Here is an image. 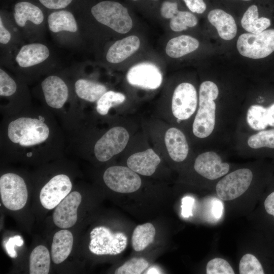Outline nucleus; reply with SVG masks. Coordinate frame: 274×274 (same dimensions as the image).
I'll return each instance as SVG.
<instances>
[{
	"label": "nucleus",
	"mask_w": 274,
	"mask_h": 274,
	"mask_svg": "<svg viewBox=\"0 0 274 274\" xmlns=\"http://www.w3.org/2000/svg\"><path fill=\"white\" fill-rule=\"evenodd\" d=\"M208 18L222 39L230 40L236 36L237 26L233 17L229 14L221 9H216L209 12Z\"/></svg>",
	"instance_id": "obj_20"
},
{
	"label": "nucleus",
	"mask_w": 274,
	"mask_h": 274,
	"mask_svg": "<svg viewBox=\"0 0 274 274\" xmlns=\"http://www.w3.org/2000/svg\"><path fill=\"white\" fill-rule=\"evenodd\" d=\"M164 141L170 158L175 161L181 162L187 157L189 147L184 133L175 127L169 128L165 132Z\"/></svg>",
	"instance_id": "obj_18"
},
{
	"label": "nucleus",
	"mask_w": 274,
	"mask_h": 274,
	"mask_svg": "<svg viewBox=\"0 0 274 274\" xmlns=\"http://www.w3.org/2000/svg\"><path fill=\"white\" fill-rule=\"evenodd\" d=\"M149 262L143 258H133L115 271V274H140L149 266Z\"/></svg>",
	"instance_id": "obj_35"
},
{
	"label": "nucleus",
	"mask_w": 274,
	"mask_h": 274,
	"mask_svg": "<svg viewBox=\"0 0 274 274\" xmlns=\"http://www.w3.org/2000/svg\"><path fill=\"white\" fill-rule=\"evenodd\" d=\"M11 39L10 32L5 26L2 18H0V43L2 44H8Z\"/></svg>",
	"instance_id": "obj_43"
},
{
	"label": "nucleus",
	"mask_w": 274,
	"mask_h": 274,
	"mask_svg": "<svg viewBox=\"0 0 274 274\" xmlns=\"http://www.w3.org/2000/svg\"><path fill=\"white\" fill-rule=\"evenodd\" d=\"M23 244L22 238L20 235H15L9 238L5 244V248L9 255L12 258H16L17 254L15 250L16 246L21 247Z\"/></svg>",
	"instance_id": "obj_38"
},
{
	"label": "nucleus",
	"mask_w": 274,
	"mask_h": 274,
	"mask_svg": "<svg viewBox=\"0 0 274 274\" xmlns=\"http://www.w3.org/2000/svg\"><path fill=\"white\" fill-rule=\"evenodd\" d=\"M54 117L46 107L31 106L4 117L1 127V150L28 158L63 150L64 134Z\"/></svg>",
	"instance_id": "obj_1"
},
{
	"label": "nucleus",
	"mask_w": 274,
	"mask_h": 274,
	"mask_svg": "<svg viewBox=\"0 0 274 274\" xmlns=\"http://www.w3.org/2000/svg\"><path fill=\"white\" fill-rule=\"evenodd\" d=\"M258 7L250 6L243 15L241 24L244 29L252 33H258L266 29L270 25V20L266 17H258Z\"/></svg>",
	"instance_id": "obj_26"
},
{
	"label": "nucleus",
	"mask_w": 274,
	"mask_h": 274,
	"mask_svg": "<svg viewBox=\"0 0 274 274\" xmlns=\"http://www.w3.org/2000/svg\"><path fill=\"white\" fill-rule=\"evenodd\" d=\"M242 1H251V0H242Z\"/></svg>",
	"instance_id": "obj_46"
},
{
	"label": "nucleus",
	"mask_w": 274,
	"mask_h": 274,
	"mask_svg": "<svg viewBox=\"0 0 274 274\" xmlns=\"http://www.w3.org/2000/svg\"><path fill=\"white\" fill-rule=\"evenodd\" d=\"M140 41L135 36H130L115 42L109 49L107 60L112 63L123 61L139 48Z\"/></svg>",
	"instance_id": "obj_19"
},
{
	"label": "nucleus",
	"mask_w": 274,
	"mask_h": 274,
	"mask_svg": "<svg viewBox=\"0 0 274 274\" xmlns=\"http://www.w3.org/2000/svg\"><path fill=\"white\" fill-rule=\"evenodd\" d=\"M90 11L97 21L118 33H126L132 27L128 9L118 2H99L91 7Z\"/></svg>",
	"instance_id": "obj_4"
},
{
	"label": "nucleus",
	"mask_w": 274,
	"mask_h": 274,
	"mask_svg": "<svg viewBox=\"0 0 274 274\" xmlns=\"http://www.w3.org/2000/svg\"><path fill=\"white\" fill-rule=\"evenodd\" d=\"M247 142L249 146L253 149L262 147L274 149V129L262 130L252 135Z\"/></svg>",
	"instance_id": "obj_33"
},
{
	"label": "nucleus",
	"mask_w": 274,
	"mask_h": 274,
	"mask_svg": "<svg viewBox=\"0 0 274 274\" xmlns=\"http://www.w3.org/2000/svg\"><path fill=\"white\" fill-rule=\"evenodd\" d=\"M50 51L44 44L30 43L21 47L15 60L18 65L22 68H27L42 63L48 59Z\"/></svg>",
	"instance_id": "obj_17"
},
{
	"label": "nucleus",
	"mask_w": 274,
	"mask_h": 274,
	"mask_svg": "<svg viewBox=\"0 0 274 274\" xmlns=\"http://www.w3.org/2000/svg\"><path fill=\"white\" fill-rule=\"evenodd\" d=\"M48 24L50 30L54 33L62 31L74 33L78 29L74 15L66 10L56 11L50 13L48 17Z\"/></svg>",
	"instance_id": "obj_24"
},
{
	"label": "nucleus",
	"mask_w": 274,
	"mask_h": 274,
	"mask_svg": "<svg viewBox=\"0 0 274 274\" xmlns=\"http://www.w3.org/2000/svg\"><path fill=\"white\" fill-rule=\"evenodd\" d=\"M73 236L71 231L62 229L56 232L51 246V258L55 264L64 261L71 253Z\"/></svg>",
	"instance_id": "obj_21"
},
{
	"label": "nucleus",
	"mask_w": 274,
	"mask_h": 274,
	"mask_svg": "<svg viewBox=\"0 0 274 274\" xmlns=\"http://www.w3.org/2000/svg\"><path fill=\"white\" fill-rule=\"evenodd\" d=\"M199 45V42L196 39L190 36L182 35L168 42L165 52L170 57L179 58L195 51Z\"/></svg>",
	"instance_id": "obj_25"
},
{
	"label": "nucleus",
	"mask_w": 274,
	"mask_h": 274,
	"mask_svg": "<svg viewBox=\"0 0 274 274\" xmlns=\"http://www.w3.org/2000/svg\"><path fill=\"white\" fill-rule=\"evenodd\" d=\"M126 79L131 85L145 89H155L161 84L162 74L157 66L149 62H143L131 67Z\"/></svg>",
	"instance_id": "obj_13"
},
{
	"label": "nucleus",
	"mask_w": 274,
	"mask_h": 274,
	"mask_svg": "<svg viewBox=\"0 0 274 274\" xmlns=\"http://www.w3.org/2000/svg\"><path fill=\"white\" fill-rule=\"evenodd\" d=\"M236 46L243 56L252 59L264 58L274 51V29L258 33H243L239 37Z\"/></svg>",
	"instance_id": "obj_6"
},
{
	"label": "nucleus",
	"mask_w": 274,
	"mask_h": 274,
	"mask_svg": "<svg viewBox=\"0 0 274 274\" xmlns=\"http://www.w3.org/2000/svg\"><path fill=\"white\" fill-rule=\"evenodd\" d=\"M266 213L274 220V190L267 194L263 201Z\"/></svg>",
	"instance_id": "obj_41"
},
{
	"label": "nucleus",
	"mask_w": 274,
	"mask_h": 274,
	"mask_svg": "<svg viewBox=\"0 0 274 274\" xmlns=\"http://www.w3.org/2000/svg\"><path fill=\"white\" fill-rule=\"evenodd\" d=\"M0 194L2 203L7 209L11 211L22 209L28 197L24 180L13 173L2 175L0 178Z\"/></svg>",
	"instance_id": "obj_7"
},
{
	"label": "nucleus",
	"mask_w": 274,
	"mask_h": 274,
	"mask_svg": "<svg viewBox=\"0 0 274 274\" xmlns=\"http://www.w3.org/2000/svg\"><path fill=\"white\" fill-rule=\"evenodd\" d=\"M179 11L176 2L165 0L160 5V13L166 19L172 18Z\"/></svg>",
	"instance_id": "obj_37"
},
{
	"label": "nucleus",
	"mask_w": 274,
	"mask_h": 274,
	"mask_svg": "<svg viewBox=\"0 0 274 274\" xmlns=\"http://www.w3.org/2000/svg\"><path fill=\"white\" fill-rule=\"evenodd\" d=\"M73 0H39L46 8L52 10L63 9L68 6Z\"/></svg>",
	"instance_id": "obj_39"
},
{
	"label": "nucleus",
	"mask_w": 274,
	"mask_h": 274,
	"mask_svg": "<svg viewBox=\"0 0 274 274\" xmlns=\"http://www.w3.org/2000/svg\"><path fill=\"white\" fill-rule=\"evenodd\" d=\"M129 138L128 131L123 127L115 126L109 129L95 143L94 154L100 162H106L121 152Z\"/></svg>",
	"instance_id": "obj_8"
},
{
	"label": "nucleus",
	"mask_w": 274,
	"mask_h": 274,
	"mask_svg": "<svg viewBox=\"0 0 274 274\" xmlns=\"http://www.w3.org/2000/svg\"><path fill=\"white\" fill-rule=\"evenodd\" d=\"M197 105L196 90L189 83L180 84L175 89L172 101L174 116L181 121L189 118L195 112Z\"/></svg>",
	"instance_id": "obj_12"
},
{
	"label": "nucleus",
	"mask_w": 274,
	"mask_h": 274,
	"mask_svg": "<svg viewBox=\"0 0 274 274\" xmlns=\"http://www.w3.org/2000/svg\"><path fill=\"white\" fill-rule=\"evenodd\" d=\"M247 121L254 130H262L268 125L267 108L254 105L250 107L247 114Z\"/></svg>",
	"instance_id": "obj_29"
},
{
	"label": "nucleus",
	"mask_w": 274,
	"mask_h": 274,
	"mask_svg": "<svg viewBox=\"0 0 274 274\" xmlns=\"http://www.w3.org/2000/svg\"><path fill=\"white\" fill-rule=\"evenodd\" d=\"M74 90L80 99L95 102L107 91L105 85L85 78H79L74 83Z\"/></svg>",
	"instance_id": "obj_23"
},
{
	"label": "nucleus",
	"mask_w": 274,
	"mask_h": 274,
	"mask_svg": "<svg viewBox=\"0 0 274 274\" xmlns=\"http://www.w3.org/2000/svg\"><path fill=\"white\" fill-rule=\"evenodd\" d=\"M50 267V255L48 249L39 245L32 251L29 257L30 274H47Z\"/></svg>",
	"instance_id": "obj_27"
},
{
	"label": "nucleus",
	"mask_w": 274,
	"mask_h": 274,
	"mask_svg": "<svg viewBox=\"0 0 274 274\" xmlns=\"http://www.w3.org/2000/svg\"><path fill=\"white\" fill-rule=\"evenodd\" d=\"M195 170L200 175L209 180H215L226 175L230 166L227 163L222 162L220 156L213 151L199 155L194 164Z\"/></svg>",
	"instance_id": "obj_15"
},
{
	"label": "nucleus",
	"mask_w": 274,
	"mask_h": 274,
	"mask_svg": "<svg viewBox=\"0 0 274 274\" xmlns=\"http://www.w3.org/2000/svg\"><path fill=\"white\" fill-rule=\"evenodd\" d=\"M155 234V228L151 223L136 226L131 237V245L134 250L136 252L144 250L153 242Z\"/></svg>",
	"instance_id": "obj_28"
},
{
	"label": "nucleus",
	"mask_w": 274,
	"mask_h": 274,
	"mask_svg": "<svg viewBox=\"0 0 274 274\" xmlns=\"http://www.w3.org/2000/svg\"><path fill=\"white\" fill-rule=\"evenodd\" d=\"M90 237L89 249L97 255H118L125 249L127 244V237L124 233H114L103 226L94 228Z\"/></svg>",
	"instance_id": "obj_5"
},
{
	"label": "nucleus",
	"mask_w": 274,
	"mask_h": 274,
	"mask_svg": "<svg viewBox=\"0 0 274 274\" xmlns=\"http://www.w3.org/2000/svg\"><path fill=\"white\" fill-rule=\"evenodd\" d=\"M219 94L215 83L206 81L200 86L199 107L194 118L192 130L199 138H205L213 132L215 124L216 104L214 101Z\"/></svg>",
	"instance_id": "obj_2"
},
{
	"label": "nucleus",
	"mask_w": 274,
	"mask_h": 274,
	"mask_svg": "<svg viewBox=\"0 0 274 274\" xmlns=\"http://www.w3.org/2000/svg\"><path fill=\"white\" fill-rule=\"evenodd\" d=\"M125 100V96L123 94L108 91L96 102V112L100 115H106L112 107L121 104Z\"/></svg>",
	"instance_id": "obj_30"
},
{
	"label": "nucleus",
	"mask_w": 274,
	"mask_h": 274,
	"mask_svg": "<svg viewBox=\"0 0 274 274\" xmlns=\"http://www.w3.org/2000/svg\"><path fill=\"white\" fill-rule=\"evenodd\" d=\"M132 1V2H138V1H139L140 0H131ZM153 1H157L158 0H152Z\"/></svg>",
	"instance_id": "obj_45"
},
{
	"label": "nucleus",
	"mask_w": 274,
	"mask_h": 274,
	"mask_svg": "<svg viewBox=\"0 0 274 274\" xmlns=\"http://www.w3.org/2000/svg\"><path fill=\"white\" fill-rule=\"evenodd\" d=\"M18 86L16 81L6 71L0 69V96L6 98L10 100V103L6 110L3 113V115L9 108L11 100L15 97Z\"/></svg>",
	"instance_id": "obj_32"
},
{
	"label": "nucleus",
	"mask_w": 274,
	"mask_h": 274,
	"mask_svg": "<svg viewBox=\"0 0 274 274\" xmlns=\"http://www.w3.org/2000/svg\"><path fill=\"white\" fill-rule=\"evenodd\" d=\"M41 86L46 107L60 117L64 125L72 128V117L67 108L70 91L66 82L59 76L52 75L45 78Z\"/></svg>",
	"instance_id": "obj_3"
},
{
	"label": "nucleus",
	"mask_w": 274,
	"mask_h": 274,
	"mask_svg": "<svg viewBox=\"0 0 274 274\" xmlns=\"http://www.w3.org/2000/svg\"><path fill=\"white\" fill-rule=\"evenodd\" d=\"M207 274H234L230 264L225 259L215 258L210 260L206 266Z\"/></svg>",
	"instance_id": "obj_36"
},
{
	"label": "nucleus",
	"mask_w": 274,
	"mask_h": 274,
	"mask_svg": "<svg viewBox=\"0 0 274 274\" xmlns=\"http://www.w3.org/2000/svg\"><path fill=\"white\" fill-rule=\"evenodd\" d=\"M72 183L64 174L56 175L42 187L40 200L44 208L51 210L56 207L71 192Z\"/></svg>",
	"instance_id": "obj_11"
},
{
	"label": "nucleus",
	"mask_w": 274,
	"mask_h": 274,
	"mask_svg": "<svg viewBox=\"0 0 274 274\" xmlns=\"http://www.w3.org/2000/svg\"><path fill=\"white\" fill-rule=\"evenodd\" d=\"M240 274H264L265 271L262 264L257 258L251 254H245L239 263Z\"/></svg>",
	"instance_id": "obj_34"
},
{
	"label": "nucleus",
	"mask_w": 274,
	"mask_h": 274,
	"mask_svg": "<svg viewBox=\"0 0 274 274\" xmlns=\"http://www.w3.org/2000/svg\"><path fill=\"white\" fill-rule=\"evenodd\" d=\"M197 23L196 17L192 13L186 11H179L170 19V27L175 31H181L188 27L195 26Z\"/></svg>",
	"instance_id": "obj_31"
},
{
	"label": "nucleus",
	"mask_w": 274,
	"mask_h": 274,
	"mask_svg": "<svg viewBox=\"0 0 274 274\" xmlns=\"http://www.w3.org/2000/svg\"><path fill=\"white\" fill-rule=\"evenodd\" d=\"M186 6L193 13H203L207 8L203 0H183Z\"/></svg>",
	"instance_id": "obj_40"
},
{
	"label": "nucleus",
	"mask_w": 274,
	"mask_h": 274,
	"mask_svg": "<svg viewBox=\"0 0 274 274\" xmlns=\"http://www.w3.org/2000/svg\"><path fill=\"white\" fill-rule=\"evenodd\" d=\"M267 120L268 125L274 127V104L267 108Z\"/></svg>",
	"instance_id": "obj_44"
},
{
	"label": "nucleus",
	"mask_w": 274,
	"mask_h": 274,
	"mask_svg": "<svg viewBox=\"0 0 274 274\" xmlns=\"http://www.w3.org/2000/svg\"><path fill=\"white\" fill-rule=\"evenodd\" d=\"M82 200L78 191L70 193L56 207L53 214V222L61 228L74 226L78 219L77 210Z\"/></svg>",
	"instance_id": "obj_14"
},
{
	"label": "nucleus",
	"mask_w": 274,
	"mask_h": 274,
	"mask_svg": "<svg viewBox=\"0 0 274 274\" xmlns=\"http://www.w3.org/2000/svg\"><path fill=\"white\" fill-rule=\"evenodd\" d=\"M14 17L17 25L21 27H24L27 21L40 25L44 19L40 8L28 2H20L15 5Z\"/></svg>",
	"instance_id": "obj_22"
},
{
	"label": "nucleus",
	"mask_w": 274,
	"mask_h": 274,
	"mask_svg": "<svg viewBox=\"0 0 274 274\" xmlns=\"http://www.w3.org/2000/svg\"><path fill=\"white\" fill-rule=\"evenodd\" d=\"M211 213L216 220L220 219L223 212V204L222 201L217 198H214L212 202Z\"/></svg>",
	"instance_id": "obj_42"
},
{
	"label": "nucleus",
	"mask_w": 274,
	"mask_h": 274,
	"mask_svg": "<svg viewBox=\"0 0 274 274\" xmlns=\"http://www.w3.org/2000/svg\"><path fill=\"white\" fill-rule=\"evenodd\" d=\"M252 179V172L248 168L233 171L218 182L216 187L217 194L224 201L236 199L247 190Z\"/></svg>",
	"instance_id": "obj_9"
},
{
	"label": "nucleus",
	"mask_w": 274,
	"mask_h": 274,
	"mask_svg": "<svg viewBox=\"0 0 274 274\" xmlns=\"http://www.w3.org/2000/svg\"><path fill=\"white\" fill-rule=\"evenodd\" d=\"M160 161L159 156L152 149H148L130 156L127 165L137 174L150 176L155 173Z\"/></svg>",
	"instance_id": "obj_16"
},
{
	"label": "nucleus",
	"mask_w": 274,
	"mask_h": 274,
	"mask_svg": "<svg viewBox=\"0 0 274 274\" xmlns=\"http://www.w3.org/2000/svg\"><path fill=\"white\" fill-rule=\"evenodd\" d=\"M103 180L111 190L122 193L134 192L141 187L142 181L136 173L128 167L112 166L104 172Z\"/></svg>",
	"instance_id": "obj_10"
}]
</instances>
